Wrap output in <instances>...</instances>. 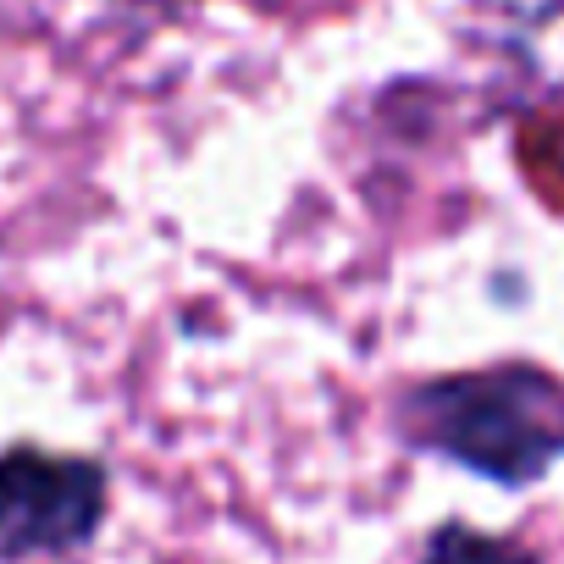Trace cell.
I'll return each instance as SVG.
<instances>
[{
	"label": "cell",
	"mask_w": 564,
	"mask_h": 564,
	"mask_svg": "<svg viewBox=\"0 0 564 564\" xmlns=\"http://www.w3.org/2000/svg\"><path fill=\"white\" fill-rule=\"evenodd\" d=\"M106 520V470L45 448L0 454V564L62 558L95 542Z\"/></svg>",
	"instance_id": "obj_2"
},
{
	"label": "cell",
	"mask_w": 564,
	"mask_h": 564,
	"mask_svg": "<svg viewBox=\"0 0 564 564\" xmlns=\"http://www.w3.org/2000/svg\"><path fill=\"white\" fill-rule=\"evenodd\" d=\"M421 564H531V558H525L514 542H498V536L470 531L465 520H448V525L432 531Z\"/></svg>",
	"instance_id": "obj_3"
},
{
	"label": "cell",
	"mask_w": 564,
	"mask_h": 564,
	"mask_svg": "<svg viewBox=\"0 0 564 564\" xmlns=\"http://www.w3.org/2000/svg\"><path fill=\"white\" fill-rule=\"evenodd\" d=\"M399 432L492 487H531L564 459V382L536 366L437 377L399 399Z\"/></svg>",
	"instance_id": "obj_1"
}]
</instances>
